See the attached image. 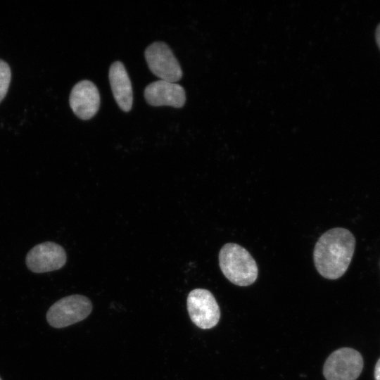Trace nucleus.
<instances>
[{
    "label": "nucleus",
    "mask_w": 380,
    "mask_h": 380,
    "mask_svg": "<svg viewBox=\"0 0 380 380\" xmlns=\"http://www.w3.org/2000/svg\"><path fill=\"white\" fill-rule=\"evenodd\" d=\"M219 265L224 276L237 286L251 285L258 278L255 260L246 248L237 243H227L222 247Z\"/></svg>",
    "instance_id": "nucleus-2"
},
{
    "label": "nucleus",
    "mask_w": 380,
    "mask_h": 380,
    "mask_svg": "<svg viewBox=\"0 0 380 380\" xmlns=\"http://www.w3.org/2000/svg\"><path fill=\"white\" fill-rule=\"evenodd\" d=\"M144 94L146 102L153 106L182 108L186 101L185 90L180 84L162 80L146 86Z\"/></svg>",
    "instance_id": "nucleus-9"
},
{
    "label": "nucleus",
    "mask_w": 380,
    "mask_h": 380,
    "mask_svg": "<svg viewBox=\"0 0 380 380\" xmlns=\"http://www.w3.org/2000/svg\"><path fill=\"white\" fill-rule=\"evenodd\" d=\"M0 380H2V379H1V377H0Z\"/></svg>",
    "instance_id": "nucleus-14"
},
{
    "label": "nucleus",
    "mask_w": 380,
    "mask_h": 380,
    "mask_svg": "<svg viewBox=\"0 0 380 380\" xmlns=\"http://www.w3.org/2000/svg\"><path fill=\"white\" fill-rule=\"evenodd\" d=\"M91 310L92 304L87 297L74 294L54 303L48 310L46 318L51 327L61 329L84 319Z\"/></svg>",
    "instance_id": "nucleus-3"
},
{
    "label": "nucleus",
    "mask_w": 380,
    "mask_h": 380,
    "mask_svg": "<svg viewBox=\"0 0 380 380\" xmlns=\"http://www.w3.org/2000/svg\"><path fill=\"white\" fill-rule=\"evenodd\" d=\"M364 366L362 355L351 348L334 350L326 360L323 374L327 380H356Z\"/></svg>",
    "instance_id": "nucleus-4"
},
{
    "label": "nucleus",
    "mask_w": 380,
    "mask_h": 380,
    "mask_svg": "<svg viewBox=\"0 0 380 380\" xmlns=\"http://www.w3.org/2000/svg\"><path fill=\"white\" fill-rule=\"evenodd\" d=\"M108 77L117 104L123 111H129L133 103L132 87L127 72L122 62L115 61L111 64Z\"/></svg>",
    "instance_id": "nucleus-10"
},
{
    "label": "nucleus",
    "mask_w": 380,
    "mask_h": 380,
    "mask_svg": "<svg viewBox=\"0 0 380 380\" xmlns=\"http://www.w3.org/2000/svg\"><path fill=\"white\" fill-rule=\"evenodd\" d=\"M355 239L348 229L336 227L324 232L313 252L315 267L321 276L336 279L344 274L353 256Z\"/></svg>",
    "instance_id": "nucleus-1"
},
{
    "label": "nucleus",
    "mask_w": 380,
    "mask_h": 380,
    "mask_svg": "<svg viewBox=\"0 0 380 380\" xmlns=\"http://www.w3.org/2000/svg\"><path fill=\"white\" fill-rule=\"evenodd\" d=\"M144 55L150 70L162 80L176 82L182 78L179 61L165 43L153 42L146 49Z\"/></svg>",
    "instance_id": "nucleus-6"
},
{
    "label": "nucleus",
    "mask_w": 380,
    "mask_h": 380,
    "mask_svg": "<svg viewBox=\"0 0 380 380\" xmlns=\"http://www.w3.org/2000/svg\"><path fill=\"white\" fill-rule=\"evenodd\" d=\"M186 304L190 319L198 327L211 329L218 323L220 318V307L208 290H192L188 295Z\"/></svg>",
    "instance_id": "nucleus-5"
},
{
    "label": "nucleus",
    "mask_w": 380,
    "mask_h": 380,
    "mask_svg": "<svg viewBox=\"0 0 380 380\" xmlns=\"http://www.w3.org/2000/svg\"><path fill=\"white\" fill-rule=\"evenodd\" d=\"M374 379L380 380V358L377 360L374 367Z\"/></svg>",
    "instance_id": "nucleus-12"
},
{
    "label": "nucleus",
    "mask_w": 380,
    "mask_h": 380,
    "mask_svg": "<svg viewBox=\"0 0 380 380\" xmlns=\"http://www.w3.org/2000/svg\"><path fill=\"white\" fill-rule=\"evenodd\" d=\"M69 103L79 118H91L96 114L100 106V94L97 87L89 80L77 82L71 90Z\"/></svg>",
    "instance_id": "nucleus-8"
},
{
    "label": "nucleus",
    "mask_w": 380,
    "mask_h": 380,
    "mask_svg": "<svg viewBox=\"0 0 380 380\" xmlns=\"http://www.w3.org/2000/svg\"><path fill=\"white\" fill-rule=\"evenodd\" d=\"M67 260L64 248L59 244L46 241L34 246L26 255L27 268L34 273H44L63 267Z\"/></svg>",
    "instance_id": "nucleus-7"
},
{
    "label": "nucleus",
    "mask_w": 380,
    "mask_h": 380,
    "mask_svg": "<svg viewBox=\"0 0 380 380\" xmlns=\"http://www.w3.org/2000/svg\"><path fill=\"white\" fill-rule=\"evenodd\" d=\"M375 39L379 49H380V23L377 25L375 32Z\"/></svg>",
    "instance_id": "nucleus-13"
},
{
    "label": "nucleus",
    "mask_w": 380,
    "mask_h": 380,
    "mask_svg": "<svg viewBox=\"0 0 380 380\" xmlns=\"http://www.w3.org/2000/svg\"><path fill=\"white\" fill-rule=\"evenodd\" d=\"M11 80V71L9 65L0 59V103L6 96Z\"/></svg>",
    "instance_id": "nucleus-11"
}]
</instances>
